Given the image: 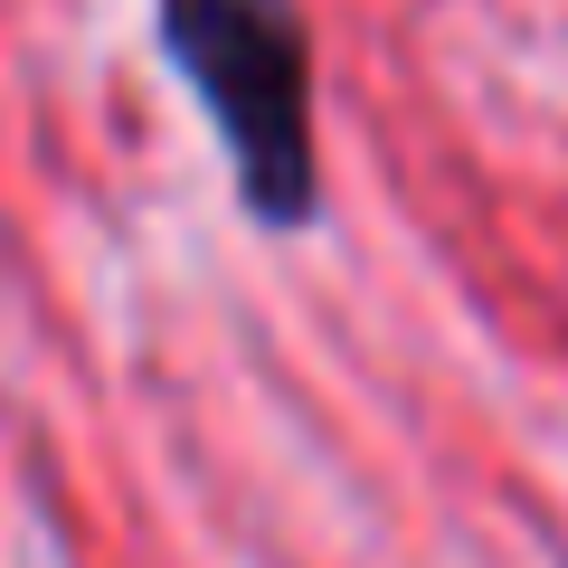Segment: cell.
Wrapping results in <instances>:
<instances>
[{
  "instance_id": "1",
  "label": "cell",
  "mask_w": 568,
  "mask_h": 568,
  "mask_svg": "<svg viewBox=\"0 0 568 568\" xmlns=\"http://www.w3.org/2000/svg\"><path fill=\"white\" fill-rule=\"evenodd\" d=\"M181 95L209 114L237 209L275 237L323 219V133H313V29L304 0H152Z\"/></svg>"
}]
</instances>
